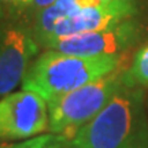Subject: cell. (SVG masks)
<instances>
[{"label": "cell", "instance_id": "9", "mask_svg": "<svg viewBox=\"0 0 148 148\" xmlns=\"http://www.w3.org/2000/svg\"><path fill=\"white\" fill-rule=\"evenodd\" d=\"M123 82L130 86L148 88V44L136 52L130 67L123 71Z\"/></svg>", "mask_w": 148, "mask_h": 148}, {"label": "cell", "instance_id": "5", "mask_svg": "<svg viewBox=\"0 0 148 148\" xmlns=\"http://www.w3.org/2000/svg\"><path fill=\"white\" fill-rule=\"evenodd\" d=\"M38 48L32 29L15 22L0 25V97L22 84Z\"/></svg>", "mask_w": 148, "mask_h": 148}, {"label": "cell", "instance_id": "12", "mask_svg": "<svg viewBox=\"0 0 148 148\" xmlns=\"http://www.w3.org/2000/svg\"><path fill=\"white\" fill-rule=\"evenodd\" d=\"M56 0H34L33 1V5H32V11L37 12V11L42 10V8H45L48 5H51L52 3H55Z\"/></svg>", "mask_w": 148, "mask_h": 148}, {"label": "cell", "instance_id": "1", "mask_svg": "<svg viewBox=\"0 0 148 148\" xmlns=\"http://www.w3.org/2000/svg\"><path fill=\"white\" fill-rule=\"evenodd\" d=\"M70 144L71 148H148V116L143 89L123 82Z\"/></svg>", "mask_w": 148, "mask_h": 148}, {"label": "cell", "instance_id": "7", "mask_svg": "<svg viewBox=\"0 0 148 148\" xmlns=\"http://www.w3.org/2000/svg\"><path fill=\"white\" fill-rule=\"evenodd\" d=\"M136 12H137L136 1L100 3L96 5L84 7L59 22L53 29V32L47 38L42 48L48 49L52 44L64 37L119 25L127 19H132L136 15Z\"/></svg>", "mask_w": 148, "mask_h": 148}, {"label": "cell", "instance_id": "2", "mask_svg": "<svg viewBox=\"0 0 148 148\" xmlns=\"http://www.w3.org/2000/svg\"><path fill=\"white\" fill-rule=\"evenodd\" d=\"M121 63V55L85 58L47 49L30 64L21 85L48 103L119 69Z\"/></svg>", "mask_w": 148, "mask_h": 148}, {"label": "cell", "instance_id": "11", "mask_svg": "<svg viewBox=\"0 0 148 148\" xmlns=\"http://www.w3.org/2000/svg\"><path fill=\"white\" fill-rule=\"evenodd\" d=\"M34 0H0L3 10H7L11 15H19L32 10Z\"/></svg>", "mask_w": 148, "mask_h": 148}, {"label": "cell", "instance_id": "3", "mask_svg": "<svg viewBox=\"0 0 148 148\" xmlns=\"http://www.w3.org/2000/svg\"><path fill=\"white\" fill-rule=\"evenodd\" d=\"M122 84L123 71L119 67L101 78L48 101V132L71 141L103 110Z\"/></svg>", "mask_w": 148, "mask_h": 148}, {"label": "cell", "instance_id": "15", "mask_svg": "<svg viewBox=\"0 0 148 148\" xmlns=\"http://www.w3.org/2000/svg\"><path fill=\"white\" fill-rule=\"evenodd\" d=\"M3 15H4V10H3V7L0 4V25H1V19H3Z\"/></svg>", "mask_w": 148, "mask_h": 148}, {"label": "cell", "instance_id": "13", "mask_svg": "<svg viewBox=\"0 0 148 148\" xmlns=\"http://www.w3.org/2000/svg\"><path fill=\"white\" fill-rule=\"evenodd\" d=\"M0 148H22V143H18V144L0 143Z\"/></svg>", "mask_w": 148, "mask_h": 148}, {"label": "cell", "instance_id": "10", "mask_svg": "<svg viewBox=\"0 0 148 148\" xmlns=\"http://www.w3.org/2000/svg\"><path fill=\"white\" fill-rule=\"evenodd\" d=\"M22 148H71V144L62 136L51 133L22 141Z\"/></svg>", "mask_w": 148, "mask_h": 148}, {"label": "cell", "instance_id": "8", "mask_svg": "<svg viewBox=\"0 0 148 148\" xmlns=\"http://www.w3.org/2000/svg\"><path fill=\"white\" fill-rule=\"evenodd\" d=\"M104 3L101 0H56L55 3L48 5L42 10L37 11L34 16L32 32L37 44L42 47L49 34L53 32L60 21L70 16L75 11L81 10L88 5H96Z\"/></svg>", "mask_w": 148, "mask_h": 148}, {"label": "cell", "instance_id": "4", "mask_svg": "<svg viewBox=\"0 0 148 148\" xmlns=\"http://www.w3.org/2000/svg\"><path fill=\"white\" fill-rule=\"evenodd\" d=\"M48 103L30 90L0 97V141L25 140L48 130Z\"/></svg>", "mask_w": 148, "mask_h": 148}, {"label": "cell", "instance_id": "14", "mask_svg": "<svg viewBox=\"0 0 148 148\" xmlns=\"http://www.w3.org/2000/svg\"><path fill=\"white\" fill-rule=\"evenodd\" d=\"M104 3H126V1H136V0H101Z\"/></svg>", "mask_w": 148, "mask_h": 148}, {"label": "cell", "instance_id": "6", "mask_svg": "<svg viewBox=\"0 0 148 148\" xmlns=\"http://www.w3.org/2000/svg\"><path fill=\"white\" fill-rule=\"evenodd\" d=\"M137 38L138 25L133 19H127L115 26L60 38L48 49L85 58L119 55L122 51L132 47Z\"/></svg>", "mask_w": 148, "mask_h": 148}]
</instances>
